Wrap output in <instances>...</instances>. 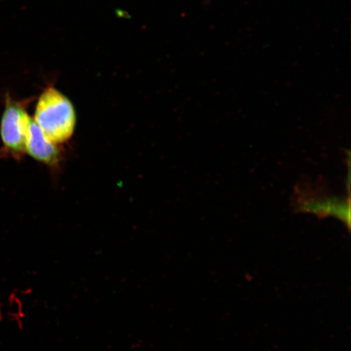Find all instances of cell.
<instances>
[{"instance_id":"6","label":"cell","mask_w":351,"mask_h":351,"mask_svg":"<svg viewBox=\"0 0 351 351\" xmlns=\"http://www.w3.org/2000/svg\"><path fill=\"white\" fill-rule=\"evenodd\" d=\"M3 306L2 304H0V322H2V320L4 318V314H3Z\"/></svg>"},{"instance_id":"3","label":"cell","mask_w":351,"mask_h":351,"mask_svg":"<svg viewBox=\"0 0 351 351\" xmlns=\"http://www.w3.org/2000/svg\"><path fill=\"white\" fill-rule=\"evenodd\" d=\"M25 155L57 172L64 160V147L47 138L32 118L26 138Z\"/></svg>"},{"instance_id":"4","label":"cell","mask_w":351,"mask_h":351,"mask_svg":"<svg viewBox=\"0 0 351 351\" xmlns=\"http://www.w3.org/2000/svg\"><path fill=\"white\" fill-rule=\"evenodd\" d=\"M298 210L319 217H335L348 228L350 222V199L337 197H309L298 202Z\"/></svg>"},{"instance_id":"5","label":"cell","mask_w":351,"mask_h":351,"mask_svg":"<svg viewBox=\"0 0 351 351\" xmlns=\"http://www.w3.org/2000/svg\"><path fill=\"white\" fill-rule=\"evenodd\" d=\"M8 304L14 306L7 313V317L11 322L14 323L19 330L24 328V318L25 317V307L21 300L19 289H14L8 297Z\"/></svg>"},{"instance_id":"1","label":"cell","mask_w":351,"mask_h":351,"mask_svg":"<svg viewBox=\"0 0 351 351\" xmlns=\"http://www.w3.org/2000/svg\"><path fill=\"white\" fill-rule=\"evenodd\" d=\"M33 121L47 138L59 146L73 137L77 114L71 100L54 86H48L39 95Z\"/></svg>"},{"instance_id":"2","label":"cell","mask_w":351,"mask_h":351,"mask_svg":"<svg viewBox=\"0 0 351 351\" xmlns=\"http://www.w3.org/2000/svg\"><path fill=\"white\" fill-rule=\"evenodd\" d=\"M29 100L16 101L6 98L5 108L0 121V138L3 152L7 156L21 160L25 155V143L32 117L27 108Z\"/></svg>"}]
</instances>
